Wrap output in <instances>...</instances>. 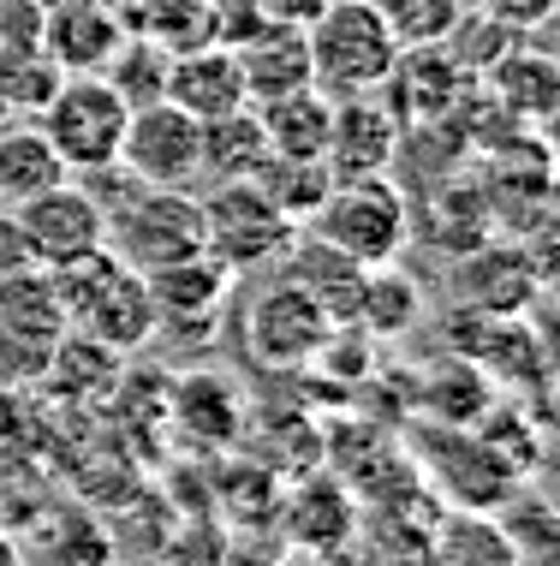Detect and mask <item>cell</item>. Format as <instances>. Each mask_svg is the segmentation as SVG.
Wrapping results in <instances>:
<instances>
[{"label": "cell", "instance_id": "obj_3", "mask_svg": "<svg viewBox=\"0 0 560 566\" xmlns=\"http://www.w3.org/2000/svg\"><path fill=\"white\" fill-rule=\"evenodd\" d=\"M131 102L114 90L108 72H66L54 84V96L36 108L42 137L54 144V156L66 161L72 179H102L119 174V137H126Z\"/></svg>", "mask_w": 560, "mask_h": 566}, {"label": "cell", "instance_id": "obj_16", "mask_svg": "<svg viewBox=\"0 0 560 566\" xmlns=\"http://www.w3.org/2000/svg\"><path fill=\"white\" fill-rule=\"evenodd\" d=\"M239 72H245V96L251 108L256 102H275L286 90H305L310 84V42L298 24H281V19H263L239 42Z\"/></svg>", "mask_w": 560, "mask_h": 566}, {"label": "cell", "instance_id": "obj_29", "mask_svg": "<svg viewBox=\"0 0 560 566\" xmlns=\"http://www.w3.org/2000/svg\"><path fill=\"white\" fill-rule=\"evenodd\" d=\"M66 78V72L54 66L42 49H7L0 54V102H7V114H36L42 102L54 96V84Z\"/></svg>", "mask_w": 560, "mask_h": 566}, {"label": "cell", "instance_id": "obj_13", "mask_svg": "<svg viewBox=\"0 0 560 566\" xmlns=\"http://www.w3.org/2000/svg\"><path fill=\"white\" fill-rule=\"evenodd\" d=\"M400 144H405V126L393 119L382 96H340L328 108L323 167L335 179H370V174H388Z\"/></svg>", "mask_w": 560, "mask_h": 566}, {"label": "cell", "instance_id": "obj_4", "mask_svg": "<svg viewBox=\"0 0 560 566\" xmlns=\"http://www.w3.org/2000/svg\"><path fill=\"white\" fill-rule=\"evenodd\" d=\"M310 239H323L328 251L352 256V263H400L412 251V197L393 186L388 174L370 179H335L328 197L316 203V216L305 221Z\"/></svg>", "mask_w": 560, "mask_h": 566}, {"label": "cell", "instance_id": "obj_25", "mask_svg": "<svg viewBox=\"0 0 560 566\" xmlns=\"http://www.w3.org/2000/svg\"><path fill=\"white\" fill-rule=\"evenodd\" d=\"M263 161H268V137H263V119H256L251 102L221 119H203V179L209 186L251 179Z\"/></svg>", "mask_w": 560, "mask_h": 566}, {"label": "cell", "instance_id": "obj_8", "mask_svg": "<svg viewBox=\"0 0 560 566\" xmlns=\"http://www.w3.org/2000/svg\"><path fill=\"white\" fill-rule=\"evenodd\" d=\"M108 251L138 274L168 269L179 256L203 251V203L191 191H149L138 186L131 203L108 209Z\"/></svg>", "mask_w": 560, "mask_h": 566}, {"label": "cell", "instance_id": "obj_24", "mask_svg": "<svg viewBox=\"0 0 560 566\" xmlns=\"http://www.w3.org/2000/svg\"><path fill=\"white\" fill-rule=\"evenodd\" d=\"M66 174V161L54 156V144L42 137V126H0V209H19L24 197L60 186Z\"/></svg>", "mask_w": 560, "mask_h": 566}, {"label": "cell", "instance_id": "obj_7", "mask_svg": "<svg viewBox=\"0 0 560 566\" xmlns=\"http://www.w3.org/2000/svg\"><path fill=\"white\" fill-rule=\"evenodd\" d=\"M328 334H335V316H328L293 274L256 286V298L245 304V316H239V340H245V352L263 364V370H281V376L305 370L316 352H323Z\"/></svg>", "mask_w": 560, "mask_h": 566}, {"label": "cell", "instance_id": "obj_15", "mask_svg": "<svg viewBox=\"0 0 560 566\" xmlns=\"http://www.w3.org/2000/svg\"><path fill=\"white\" fill-rule=\"evenodd\" d=\"M168 418L191 448H226V441L239 436V423H245V394H239V381L221 376V370H191V376L173 381Z\"/></svg>", "mask_w": 560, "mask_h": 566}, {"label": "cell", "instance_id": "obj_30", "mask_svg": "<svg viewBox=\"0 0 560 566\" xmlns=\"http://www.w3.org/2000/svg\"><path fill=\"white\" fill-rule=\"evenodd\" d=\"M513 501V495H507ZM507 537L519 555H549L554 548V513H549V501L542 495H525V501H513V513H507Z\"/></svg>", "mask_w": 560, "mask_h": 566}, {"label": "cell", "instance_id": "obj_12", "mask_svg": "<svg viewBox=\"0 0 560 566\" xmlns=\"http://www.w3.org/2000/svg\"><path fill=\"white\" fill-rule=\"evenodd\" d=\"M376 96L393 108L400 126H447L472 102V66H459L447 54V42H435V49H400L388 84Z\"/></svg>", "mask_w": 560, "mask_h": 566}, {"label": "cell", "instance_id": "obj_34", "mask_svg": "<svg viewBox=\"0 0 560 566\" xmlns=\"http://www.w3.org/2000/svg\"><path fill=\"white\" fill-rule=\"evenodd\" d=\"M7 119H12V114H7V102H0V126H7Z\"/></svg>", "mask_w": 560, "mask_h": 566}, {"label": "cell", "instance_id": "obj_17", "mask_svg": "<svg viewBox=\"0 0 560 566\" xmlns=\"http://www.w3.org/2000/svg\"><path fill=\"white\" fill-rule=\"evenodd\" d=\"M119 381H126V358H119L114 346L78 334V328L60 334L54 352H49V370H42V388L60 394V400H84V406L114 400Z\"/></svg>", "mask_w": 560, "mask_h": 566}, {"label": "cell", "instance_id": "obj_11", "mask_svg": "<svg viewBox=\"0 0 560 566\" xmlns=\"http://www.w3.org/2000/svg\"><path fill=\"white\" fill-rule=\"evenodd\" d=\"M239 274L215 263L209 251L179 256L168 269H149V304H156V334H179V340H209L226 316V298H233Z\"/></svg>", "mask_w": 560, "mask_h": 566}, {"label": "cell", "instance_id": "obj_6", "mask_svg": "<svg viewBox=\"0 0 560 566\" xmlns=\"http://www.w3.org/2000/svg\"><path fill=\"white\" fill-rule=\"evenodd\" d=\"M119 174L149 191H191L203 179V119L173 108L168 96L138 102L119 137Z\"/></svg>", "mask_w": 560, "mask_h": 566}, {"label": "cell", "instance_id": "obj_22", "mask_svg": "<svg viewBox=\"0 0 560 566\" xmlns=\"http://www.w3.org/2000/svg\"><path fill=\"white\" fill-rule=\"evenodd\" d=\"M0 334L30 346H54L66 334V311H60L54 274L49 269H12L0 274Z\"/></svg>", "mask_w": 560, "mask_h": 566}, {"label": "cell", "instance_id": "obj_27", "mask_svg": "<svg viewBox=\"0 0 560 566\" xmlns=\"http://www.w3.org/2000/svg\"><path fill=\"white\" fill-rule=\"evenodd\" d=\"M435 566H525V555L489 513H453L435 531Z\"/></svg>", "mask_w": 560, "mask_h": 566}, {"label": "cell", "instance_id": "obj_1", "mask_svg": "<svg viewBox=\"0 0 560 566\" xmlns=\"http://www.w3.org/2000/svg\"><path fill=\"white\" fill-rule=\"evenodd\" d=\"M49 274H54L60 311H66V328L114 346L119 358H131V352H144L156 340V304H149L144 274L131 263H119L108 244H96L78 263H60Z\"/></svg>", "mask_w": 560, "mask_h": 566}, {"label": "cell", "instance_id": "obj_31", "mask_svg": "<svg viewBox=\"0 0 560 566\" xmlns=\"http://www.w3.org/2000/svg\"><path fill=\"white\" fill-rule=\"evenodd\" d=\"M477 12L501 30H542L554 19V0H477Z\"/></svg>", "mask_w": 560, "mask_h": 566}, {"label": "cell", "instance_id": "obj_20", "mask_svg": "<svg viewBox=\"0 0 560 566\" xmlns=\"http://www.w3.org/2000/svg\"><path fill=\"white\" fill-rule=\"evenodd\" d=\"M423 286L418 274H405L400 263H376L364 269V286H358V311L352 323L370 334V340H405L423 323Z\"/></svg>", "mask_w": 560, "mask_h": 566}, {"label": "cell", "instance_id": "obj_19", "mask_svg": "<svg viewBox=\"0 0 560 566\" xmlns=\"http://www.w3.org/2000/svg\"><path fill=\"white\" fill-rule=\"evenodd\" d=\"M412 239L430 244L435 256H465L477 251L483 239H495L489 203H483V186H465V179H447L442 191L430 197V216H412Z\"/></svg>", "mask_w": 560, "mask_h": 566}, {"label": "cell", "instance_id": "obj_5", "mask_svg": "<svg viewBox=\"0 0 560 566\" xmlns=\"http://www.w3.org/2000/svg\"><path fill=\"white\" fill-rule=\"evenodd\" d=\"M203 203V251L226 263L233 274H256L275 269L293 256L298 244V221H286L251 179H226V186H209Z\"/></svg>", "mask_w": 560, "mask_h": 566}, {"label": "cell", "instance_id": "obj_26", "mask_svg": "<svg viewBox=\"0 0 560 566\" xmlns=\"http://www.w3.org/2000/svg\"><path fill=\"white\" fill-rule=\"evenodd\" d=\"M251 186L268 197V203L281 209L286 221H298V233H305V221L316 216V203L328 197L335 186V174H328L323 161H293V156H268L263 167L251 174Z\"/></svg>", "mask_w": 560, "mask_h": 566}, {"label": "cell", "instance_id": "obj_9", "mask_svg": "<svg viewBox=\"0 0 560 566\" xmlns=\"http://www.w3.org/2000/svg\"><path fill=\"white\" fill-rule=\"evenodd\" d=\"M12 221H19L24 256L36 269L78 263L84 251L108 244V203L89 186H78V179H60V186L24 197V203L12 209Z\"/></svg>", "mask_w": 560, "mask_h": 566}, {"label": "cell", "instance_id": "obj_32", "mask_svg": "<svg viewBox=\"0 0 560 566\" xmlns=\"http://www.w3.org/2000/svg\"><path fill=\"white\" fill-rule=\"evenodd\" d=\"M12 269H36V263L24 256V239H19L12 209H0V274H12Z\"/></svg>", "mask_w": 560, "mask_h": 566}, {"label": "cell", "instance_id": "obj_23", "mask_svg": "<svg viewBox=\"0 0 560 566\" xmlns=\"http://www.w3.org/2000/svg\"><path fill=\"white\" fill-rule=\"evenodd\" d=\"M286 274H293V281L305 286V293L323 304L328 316H335V328H340V323H352V311H358V286H364V263H352V256L328 251L323 239L298 233L293 256H286Z\"/></svg>", "mask_w": 560, "mask_h": 566}, {"label": "cell", "instance_id": "obj_14", "mask_svg": "<svg viewBox=\"0 0 560 566\" xmlns=\"http://www.w3.org/2000/svg\"><path fill=\"white\" fill-rule=\"evenodd\" d=\"M161 96L173 108H186L191 119H221L233 108H245V72H239V54L226 42H197L186 54H168V78H161Z\"/></svg>", "mask_w": 560, "mask_h": 566}, {"label": "cell", "instance_id": "obj_28", "mask_svg": "<svg viewBox=\"0 0 560 566\" xmlns=\"http://www.w3.org/2000/svg\"><path fill=\"white\" fill-rule=\"evenodd\" d=\"M400 49H435L465 24V0H376Z\"/></svg>", "mask_w": 560, "mask_h": 566}, {"label": "cell", "instance_id": "obj_33", "mask_svg": "<svg viewBox=\"0 0 560 566\" xmlns=\"http://www.w3.org/2000/svg\"><path fill=\"white\" fill-rule=\"evenodd\" d=\"M0 566H19V543H12L7 531H0Z\"/></svg>", "mask_w": 560, "mask_h": 566}, {"label": "cell", "instance_id": "obj_10", "mask_svg": "<svg viewBox=\"0 0 560 566\" xmlns=\"http://www.w3.org/2000/svg\"><path fill=\"white\" fill-rule=\"evenodd\" d=\"M453 293L477 316H525L549 293V263L525 239H483L477 251L453 256Z\"/></svg>", "mask_w": 560, "mask_h": 566}, {"label": "cell", "instance_id": "obj_21", "mask_svg": "<svg viewBox=\"0 0 560 566\" xmlns=\"http://www.w3.org/2000/svg\"><path fill=\"white\" fill-rule=\"evenodd\" d=\"M328 108H335V102H328L316 84L286 90V96H275V102H256V119H263V137H268V156L323 161V144H328Z\"/></svg>", "mask_w": 560, "mask_h": 566}, {"label": "cell", "instance_id": "obj_18", "mask_svg": "<svg viewBox=\"0 0 560 566\" xmlns=\"http://www.w3.org/2000/svg\"><path fill=\"white\" fill-rule=\"evenodd\" d=\"M554 60L542 49H501L489 60V84H483V96L501 108L513 126H542V119L554 114Z\"/></svg>", "mask_w": 560, "mask_h": 566}, {"label": "cell", "instance_id": "obj_2", "mask_svg": "<svg viewBox=\"0 0 560 566\" xmlns=\"http://www.w3.org/2000/svg\"><path fill=\"white\" fill-rule=\"evenodd\" d=\"M305 42H310V84L328 102L376 96L388 84L393 60H400V36L376 12V0H323Z\"/></svg>", "mask_w": 560, "mask_h": 566}]
</instances>
